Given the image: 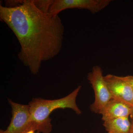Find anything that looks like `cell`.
<instances>
[{
	"mask_svg": "<svg viewBox=\"0 0 133 133\" xmlns=\"http://www.w3.org/2000/svg\"><path fill=\"white\" fill-rule=\"evenodd\" d=\"M0 18L12 30L21 49L19 59L31 73L39 72L42 63L52 59L62 49L64 26L58 15L40 9L34 0H23L14 7L0 5Z\"/></svg>",
	"mask_w": 133,
	"mask_h": 133,
	"instance_id": "6da1fadb",
	"label": "cell"
},
{
	"mask_svg": "<svg viewBox=\"0 0 133 133\" xmlns=\"http://www.w3.org/2000/svg\"><path fill=\"white\" fill-rule=\"evenodd\" d=\"M0 133H8L7 131L5 130V131H3V130L1 129L0 130Z\"/></svg>",
	"mask_w": 133,
	"mask_h": 133,
	"instance_id": "4fadbf2b",
	"label": "cell"
},
{
	"mask_svg": "<svg viewBox=\"0 0 133 133\" xmlns=\"http://www.w3.org/2000/svg\"><path fill=\"white\" fill-rule=\"evenodd\" d=\"M132 108L124 102L112 99L101 113L102 120L106 121L121 117H129L131 115Z\"/></svg>",
	"mask_w": 133,
	"mask_h": 133,
	"instance_id": "52a82bcc",
	"label": "cell"
},
{
	"mask_svg": "<svg viewBox=\"0 0 133 133\" xmlns=\"http://www.w3.org/2000/svg\"><path fill=\"white\" fill-rule=\"evenodd\" d=\"M81 87V86H79L69 95L59 99L33 98L29 104L33 130L40 133H50L52 125L50 115L56 109L69 108L77 114H81V111L76 103V98Z\"/></svg>",
	"mask_w": 133,
	"mask_h": 133,
	"instance_id": "7a4b0ae2",
	"label": "cell"
},
{
	"mask_svg": "<svg viewBox=\"0 0 133 133\" xmlns=\"http://www.w3.org/2000/svg\"><path fill=\"white\" fill-rule=\"evenodd\" d=\"M111 0H52L49 13L58 15L63 10L69 9L88 10L93 14H97L110 4Z\"/></svg>",
	"mask_w": 133,
	"mask_h": 133,
	"instance_id": "277c9868",
	"label": "cell"
},
{
	"mask_svg": "<svg viewBox=\"0 0 133 133\" xmlns=\"http://www.w3.org/2000/svg\"><path fill=\"white\" fill-rule=\"evenodd\" d=\"M12 109V118L6 131L8 133H26L33 130L28 105H23L13 102L8 99Z\"/></svg>",
	"mask_w": 133,
	"mask_h": 133,
	"instance_id": "5b68a950",
	"label": "cell"
},
{
	"mask_svg": "<svg viewBox=\"0 0 133 133\" xmlns=\"http://www.w3.org/2000/svg\"><path fill=\"white\" fill-rule=\"evenodd\" d=\"M104 77L112 99L133 107L132 88L126 76L119 77L109 74Z\"/></svg>",
	"mask_w": 133,
	"mask_h": 133,
	"instance_id": "8992f818",
	"label": "cell"
},
{
	"mask_svg": "<svg viewBox=\"0 0 133 133\" xmlns=\"http://www.w3.org/2000/svg\"><path fill=\"white\" fill-rule=\"evenodd\" d=\"M129 82L131 85V88H132V94L133 97V76H126Z\"/></svg>",
	"mask_w": 133,
	"mask_h": 133,
	"instance_id": "9c48e42d",
	"label": "cell"
},
{
	"mask_svg": "<svg viewBox=\"0 0 133 133\" xmlns=\"http://www.w3.org/2000/svg\"><path fill=\"white\" fill-rule=\"evenodd\" d=\"M35 132V131H34V130H30V131H28V132H27L26 133H36ZM36 133H41L40 132H37Z\"/></svg>",
	"mask_w": 133,
	"mask_h": 133,
	"instance_id": "8fae6325",
	"label": "cell"
},
{
	"mask_svg": "<svg viewBox=\"0 0 133 133\" xmlns=\"http://www.w3.org/2000/svg\"><path fill=\"white\" fill-rule=\"evenodd\" d=\"M104 77L102 69L97 65L93 67L87 76V79L95 93V101L91 105L90 109L95 113L101 114L104 108L112 99Z\"/></svg>",
	"mask_w": 133,
	"mask_h": 133,
	"instance_id": "3957f363",
	"label": "cell"
},
{
	"mask_svg": "<svg viewBox=\"0 0 133 133\" xmlns=\"http://www.w3.org/2000/svg\"><path fill=\"white\" fill-rule=\"evenodd\" d=\"M103 125L108 133H129L131 123L129 117H121L104 121Z\"/></svg>",
	"mask_w": 133,
	"mask_h": 133,
	"instance_id": "ba28073f",
	"label": "cell"
},
{
	"mask_svg": "<svg viewBox=\"0 0 133 133\" xmlns=\"http://www.w3.org/2000/svg\"><path fill=\"white\" fill-rule=\"evenodd\" d=\"M130 116H131V118L132 119V121H133V107L132 108V112H131Z\"/></svg>",
	"mask_w": 133,
	"mask_h": 133,
	"instance_id": "7c38bea8",
	"label": "cell"
},
{
	"mask_svg": "<svg viewBox=\"0 0 133 133\" xmlns=\"http://www.w3.org/2000/svg\"><path fill=\"white\" fill-rule=\"evenodd\" d=\"M129 133H133V121H132L131 127H130V130H129Z\"/></svg>",
	"mask_w": 133,
	"mask_h": 133,
	"instance_id": "30bf717a",
	"label": "cell"
}]
</instances>
